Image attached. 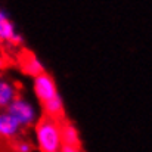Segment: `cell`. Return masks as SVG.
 I'll use <instances>...</instances> for the list:
<instances>
[{
  "mask_svg": "<svg viewBox=\"0 0 152 152\" xmlns=\"http://www.w3.org/2000/svg\"><path fill=\"white\" fill-rule=\"evenodd\" d=\"M12 148L15 152H33V143L24 139H15L12 142Z\"/></svg>",
  "mask_w": 152,
  "mask_h": 152,
  "instance_id": "10",
  "label": "cell"
},
{
  "mask_svg": "<svg viewBox=\"0 0 152 152\" xmlns=\"http://www.w3.org/2000/svg\"><path fill=\"white\" fill-rule=\"evenodd\" d=\"M21 64H22V68L27 74L33 75V77H37L40 74L45 72V68H43V64L37 59V56L31 52H25L24 56L21 58Z\"/></svg>",
  "mask_w": 152,
  "mask_h": 152,
  "instance_id": "6",
  "label": "cell"
},
{
  "mask_svg": "<svg viewBox=\"0 0 152 152\" xmlns=\"http://www.w3.org/2000/svg\"><path fill=\"white\" fill-rule=\"evenodd\" d=\"M61 152H83L81 148H71V146H62Z\"/></svg>",
  "mask_w": 152,
  "mask_h": 152,
  "instance_id": "11",
  "label": "cell"
},
{
  "mask_svg": "<svg viewBox=\"0 0 152 152\" xmlns=\"http://www.w3.org/2000/svg\"><path fill=\"white\" fill-rule=\"evenodd\" d=\"M6 112L10 114L21 126H31L34 123V118H36L34 108L27 101H24L21 98H16L15 101L12 102L6 108Z\"/></svg>",
  "mask_w": 152,
  "mask_h": 152,
  "instance_id": "2",
  "label": "cell"
},
{
  "mask_svg": "<svg viewBox=\"0 0 152 152\" xmlns=\"http://www.w3.org/2000/svg\"><path fill=\"white\" fill-rule=\"evenodd\" d=\"M16 36H18V33L15 31L13 24L6 16V12L1 10L0 12V40L1 42H7V43L12 45V42L15 40Z\"/></svg>",
  "mask_w": 152,
  "mask_h": 152,
  "instance_id": "8",
  "label": "cell"
},
{
  "mask_svg": "<svg viewBox=\"0 0 152 152\" xmlns=\"http://www.w3.org/2000/svg\"><path fill=\"white\" fill-rule=\"evenodd\" d=\"M15 99H16L15 87L6 80L0 81V106L6 109Z\"/></svg>",
  "mask_w": 152,
  "mask_h": 152,
  "instance_id": "9",
  "label": "cell"
},
{
  "mask_svg": "<svg viewBox=\"0 0 152 152\" xmlns=\"http://www.w3.org/2000/svg\"><path fill=\"white\" fill-rule=\"evenodd\" d=\"M43 111L46 115H49L52 118H56L59 121H64L65 120V111H64V102H62V98L59 95H56L53 99L45 102L43 103Z\"/></svg>",
  "mask_w": 152,
  "mask_h": 152,
  "instance_id": "7",
  "label": "cell"
},
{
  "mask_svg": "<svg viewBox=\"0 0 152 152\" xmlns=\"http://www.w3.org/2000/svg\"><path fill=\"white\" fill-rule=\"evenodd\" d=\"M19 127H21V124L10 114H7L6 111L1 112V115H0V134H1V137L13 139L18 134Z\"/></svg>",
  "mask_w": 152,
  "mask_h": 152,
  "instance_id": "4",
  "label": "cell"
},
{
  "mask_svg": "<svg viewBox=\"0 0 152 152\" xmlns=\"http://www.w3.org/2000/svg\"><path fill=\"white\" fill-rule=\"evenodd\" d=\"M33 87H34V93H36L37 99L42 103L50 101V99H53L58 95L56 83H55L53 77L50 74H48V72H43V74L34 77Z\"/></svg>",
  "mask_w": 152,
  "mask_h": 152,
  "instance_id": "3",
  "label": "cell"
},
{
  "mask_svg": "<svg viewBox=\"0 0 152 152\" xmlns=\"http://www.w3.org/2000/svg\"><path fill=\"white\" fill-rule=\"evenodd\" d=\"M55 152H61V151H55Z\"/></svg>",
  "mask_w": 152,
  "mask_h": 152,
  "instance_id": "12",
  "label": "cell"
},
{
  "mask_svg": "<svg viewBox=\"0 0 152 152\" xmlns=\"http://www.w3.org/2000/svg\"><path fill=\"white\" fill-rule=\"evenodd\" d=\"M36 139L39 149L42 152L61 151L62 142V121L52 118L49 115H42L36 124Z\"/></svg>",
  "mask_w": 152,
  "mask_h": 152,
  "instance_id": "1",
  "label": "cell"
},
{
  "mask_svg": "<svg viewBox=\"0 0 152 152\" xmlns=\"http://www.w3.org/2000/svg\"><path fill=\"white\" fill-rule=\"evenodd\" d=\"M62 142L64 146H71V148H81V142H80V134L77 127L64 120L62 121Z\"/></svg>",
  "mask_w": 152,
  "mask_h": 152,
  "instance_id": "5",
  "label": "cell"
}]
</instances>
